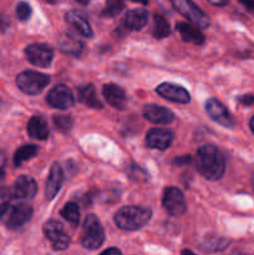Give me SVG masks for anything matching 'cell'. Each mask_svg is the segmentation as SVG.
I'll return each instance as SVG.
<instances>
[{"label": "cell", "instance_id": "cell-10", "mask_svg": "<svg viewBox=\"0 0 254 255\" xmlns=\"http://www.w3.org/2000/svg\"><path fill=\"white\" fill-rule=\"evenodd\" d=\"M46 102L54 109L67 110L75 105V96L66 85L60 84L50 90L46 96Z\"/></svg>", "mask_w": 254, "mask_h": 255}, {"label": "cell", "instance_id": "cell-24", "mask_svg": "<svg viewBox=\"0 0 254 255\" xmlns=\"http://www.w3.org/2000/svg\"><path fill=\"white\" fill-rule=\"evenodd\" d=\"M39 153V148L35 144H25L21 146L14 154V164L15 167L21 166L24 162L30 161Z\"/></svg>", "mask_w": 254, "mask_h": 255}, {"label": "cell", "instance_id": "cell-27", "mask_svg": "<svg viewBox=\"0 0 254 255\" xmlns=\"http://www.w3.org/2000/svg\"><path fill=\"white\" fill-rule=\"evenodd\" d=\"M228 243L229 242L227 241V239L217 237V238H213V239H206V242L202 244L201 248L207 252H218V251H223V249L228 246Z\"/></svg>", "mask_w": 254, "mask_h": 255}, {"label": "cell", "instance_id": "cell-21", "mask_svg": "<svg viewBox=\"0 0 254 255\" xmlns=\"http://www.w3.org/2000/svg\"><path fill=\"white\" fill-rule=\"evenodd\" d=\"M176 30L179 32L183 41L191 42L194 45H202L204 42V36L197 26L188 24V22H178L176 25Z\"/></svg>", "mask_w": 254, "mask_h": 255}, {"label": "cell", "instance_id": "cell-18", "mask_svg": "<svg viewBox=\"0 0 254 255\" xmlns=\"http://www.w3.org/2000/svg\"><path fill=\"white\" fill-rule=\"evenodd\" d=\"M148 21V11L143 7L127 11L122 20V26L126 30H141Z\"/></svg>", "mask_w": 254, "mask_h": 255}, {"label": "cell", "instance_id": "cell-23", "mask_svg": "<svg viewBox=\"0 0 254 255\" xmlns=\"http://www.w3.org/2000/svg\"><path fill=\"white\" fill-rule=\"evenodd\" d=\"M169 34H171V27H169V22L167 21L166 17L161 14H154L152 35L156 39H164Z\"/></svg>", "mask_w": 254, "mask_h": 255}, {"label": "cell", "instance_id": "cell-29", "mask_svg": "<svg viewBox=\"0 0 254 255\" xmlns=\"http://www.w3.org/2000/svg\"><path fill=\"white\" fill-rule=\"evenodd\" d=\"M12 198V192L6 187L0 188V217L7 211L10 207V202Z\"/></svg>", "mask_w": 254, "mask_h": 255}, {"label": "cell", "instance_id": "cell-33", "mask_svg": "<svg viewBox=\"0 0 254 255\" xmlns=\"http://www.w3.org/2000/svg\"><path fill=\"white\" fill-rule=\"evenodd\" d=\"M5 166H6V157L2 152H0V181L5 176Z\"/></svg>", "mask_w": 254, "mask_h": 255}, {"label": "cell", "instance_id": "cell-40", "mask_svg": "<svg viewBox=\"0 0 254 255\" xmlns=\"http://www.w3.org/2000/svg\"><path fill=\"white\" fill-rule=\"evenodd\" d=\"M249 126H251L252 132H253V133H254V116L251 119V122H249Z\"/></svg>", "mask_w": 254, "mask_h": 255}, {"label": "cell", "instance_id": "cell-13", "mask_svg": "<svg viewBox=\"0 0 254 255\" xmlns=\"http://www.w3.org/2000/svg\"><path fill=\"white\" fill-rule=\"evenodd\" d=\"M12 196L20 201H30L36 196L37 184L34 178L29 176H20L12 187Z\"/></svg>", "mask_w": 254, "mask_h": 255}, {"label": "cell", "instance_id": "cell-14", "mask_svg": "<svg viewBox=\"0 0 254 255\" xmlns=\"http://www.w3.org/2000/svg\"><path fill=\"white\" fill-rule=\"evenodd\" d=\"M173 142V133L166 128H152L147 132L146 144L153 149L164 151Z\"/></svg>", "mask_w": 254, "mask_h": 255}, {"label": "cell", "instance_id": "cell-35", "mask_svg": "<svg viewBox=\"0 0 254 255\" xmlns=\"http://www.w3.org/2000/svg\"><path fill=\"white\" fill-rule=\"evenodd\" d=\"M239 1H241L242 4L247 7V10H248V11H251L252 14L254 15V0H239Z\"/></svg>", "mask_w": 254, "mask_h": 255}, {"label": "cell", "instance_id": "cell-39", "mask_svg": "<svg viewBox=\"0 0 254 255\" xmlns=\"http://www.w3.org/2000/svg\"><path fill=\"white\" fill-rule=\"evenodd\" d=\"M131 1L139 2V4H142V5H147V4H148V0H131Z\"/></svg>", "mask_w": 254, "mask_h": 255}, {"label": "cell", "instance_id": "cell-12", "mask_svg": "<svg viewBox=\"0 0 254 255\" xmlns=\"http://www.w3.org/2000/svg\"><path fill=\"white\" fill-rule=\"evenodd\" d=\"M156 92L163 99L176 104H188L191 101V95L184 87L171 82H163L157 86Z\"/></svg>", "mask_w": 254, "mask_h": 255}, {"label": "cell", "instance_id": "cell-7", "mask_svg": "<svg viewBox=\"0 0 254 255\" xmlns=\"http://www.w3.org/2000/svg\"><path fill=\"white\" fill-rule=\"evenodd\" d=\"M162 204H163V208L173 217L182 216L187 211L186 199L181 189L177 187H167L164 189Z\"/></svg>", "mask_w": 254, "mask_h": 255}, {"label": "cell", "instance_id": "cell-31", "mask_svg": "<svg viewBox=\"0 0 254 255\" xmlns=\"http://www.w3.org/2000/svg\"><path fill=\"white\" fill-rule=\"evenodd\" d=\"M54 124L56 126V128L61 129V131H67L72 127V121L71 116H64V115H59V116H54Z\"/></svg>", "mask_w": 254, "mask_h": 255}, {"label": "cell", "instance_id": "cell-30", "mask_svg": "<svg viewBox=\"0 0 254 255\" xmlns=\"http://www.w3.org/2000/svg\"><path fill=\"white\" fill-rule=\"evenodd\" d=\"M32 14V9L29 2L20 1L16 6V16L20 21H26Z\"/></svg>", "mask_w": 254, "mask_h": 255}, {"label": "cell", "instance_id": "cell-15", "mask_svg": "<svg viewBox=\"0 0 254 255\" xmlns=\"http://www.w3.org/2000/svg\"><path fill=\"white\" fill-rule=\"evenodd\" d=\"M64 171L59 163H54L50 168L49 176H47L46 187H45V197L47 201H52L56 197L64 184Z\"/></svg>", "mask_w": 254, "mask_h": 255}, {"label": "cell", "instance_id": "cell-8", "mask_svg": "<svg viewBox=\"0 0 254 255\" xmlns=\"http://www.w3.org/2000/svg\"><path fill=\"white\" fill-rule=\"evenodd\" d=\"M44 234L57 252L65 251L70 246V237L65 233L64 226L60 222L50 219L44 224Z\"/></svg>", "mask_w": 254, "mask_h": 255}, {"label": "cell", "instance_id": "cell-25", "mask_svg": "<svg viewBox=\"0 0 254 255\" xmlns=\"http://www.w3.org/2000/svg\"><path fill=\"white\" fill-rule=\"evenodd\" d=\"M62 218L69 222L71 226H77L80 221V207L75 202H69L60 211Z\"/></svg>", "mask_w": 254, "mask_h": 255}, {"label": "cell", "instance_id": "cell-6", "mask_svg": "<svg viewBox=\"0 0 254 255\" xmlns=\"http://www.w3.org/2000/svg\"><path fill=\"white\" fill-rule=\"evenodd\" d=\"M32 217V207L27 203H19L9 207L0 218L9 228L16 229L26 224Z\"/></svg>", "mask_w": 254, "mask_h": 255}, {"label": "cell", "instance_id": "cell-11", "mask_svg": "<svg viewBox=\"0 0 254 255\" xmlns=\"http://www.w3.org/2000/svg\"><path fill=\"white\" fill-rule=\"evenodd\" d=\"M206 112L214 122L226 128H233L236 126L233 116L227 110V107L217 99H209L206 102Z\"/></svg>", "mask_w": 254, "mask_h": 255}, {"label": "cell", "instance_id": "cell-38", "mask_svg": "<svg viewBox=\"0 0 254 255\" xmlns=\"http://www.w3.org/2000/svg\"><path fill=\"white\" fill-rule=\"evenodd\" d=\"M181 255H197V254H194L193 252L189 251V249H184V251L182 252V254H181Z\"/></svg>", "mask_w": 254, "mask_h": 255}, {"label": "cell", "instance_id": "cell-5", "mask_svg": "<svg viewBox=\"0 0 254 255\" xmlns=\"http://www.w3.org/2000/svg\"><path fill=\"white\" fill-rule=\"evenodd\" d=\"M172 5L174 9L189 20L192 24L201 29H207L211 25L209 16L192 0H172Z\"/></svg>", "mask_w": 254, "mask_h": 255}, {"label": "cell", "instance_id": "cell-42", "mask_svg": "<svg viewBox=\"0 0 254 255\" xmlns=\"http://www.w3.org/2000/svg\"><path fill=\"white\" fill-rule=\"evenodd\" d=\"M253 184H254V182H253Z\"/></svg>", "mask_w": 254, "mask_h": 255}, {"label": "cell", "instance_id": "cell-36", "mask_svg": "<svg viewBox=\"0 0 254 255\" xmlns=\"http://www.w3.org/2000/svg\"><path fill=\"white\" fill-rule=\"evenodd\" d=\"M100 255H122V253H121V251L117 248H109V249H106L105 252H102Z\"/></svg>", "mask_w": 254, "mask_h": 255}, {"label": "cell", "instance_id": "cell-37", "mask_svg": "<svg viewBox=\"0 0 254 255\" xmlns=\"http://www.w3.org/2000/svg\"><path fill=\"white\" fill-rule=\"evenodd\" d=\"M214 6H226L229 4V0H208Z\"/></svg>", "mask_w": 254, "mask_h": 255}, {"label": "cell", "instance_id": "cell-41", "mask_svg": "<svg viewBox=\"0 0 254 255\" xmlns=\"http://www.w3.org/2000/svg\"><path fill=\"white\" fill-rule=\"evenodd\" d=\"M77 2H80V4H82V5H87V4H90V1H91V0H76Z\"/></svg>", "mask_w": 254, "mask_h": 255}, {"label": "cell", "instance_id": "cell-34", "mask_svg": "<svg viewBox=\"0 0 254 255\" xmlns=\"http://www.w3.org/2000/svg\"><path fill=\"white\" fill-rule=\"evenodd\" d=\"M192 158L191 156H182V157H177L176 159L173 161V164H177V166H184L187 163H191Z\"/></svg>", "mask_w": 254, "mask_h": 255}, {"label": "cell", "instance_id": "cell-20", "mask_svg": "<svg viewBox=\"0 0 254 255\" xmlns=\"http://www.w3.org/2000/svg\"><path fill=\"white\" fill-rule=\"evenodd\" d=\"M77 100H79V102H81L82 105L90 107V109L101 110L102 107H104L102 102L100 101L99 97H97L94 85L91 84L85 85V86H81L77 89Z\"/></svg>", "mask_w": 254, "mask_h": 255}, {"label": "cell", "instance_id": "cell-3", "mask_svg": "<svg viewBox=\"0 0 254 255\" xmlns=\"http://www.w3.org/2000/svg\"><path fill=\"white\" fill-rule=\"evenodd\" d=\"M105 242V231L101 222L95 214H89L82 224L81 244L84 248L95 251L99 249Z\"/></svg>", "mask_w": 254, "mask_h": 255}, {"label": "cell", "instance_id": "cell-19", "mask_svg": "<svg viewBox=\"0 0 254 255\" xmlns=\"http://www.w3.org/2000/svg\"><path fill=\"white\" fill-rule=\"evenodd\" d=\"M66 21L69 22L71 26H74L77 30V32L82 35L85 37H91L94 35L91 29V25H90L89 20L86 19L82 12L77 11V10H70L66 14Z\"/></svg>", "mask_w": 254, "mask_h": 255}, {"label": "cell", "instance_id": "cell-4", "mask_svg": "<svg viewBox=\"0 0 254 255\" xmlns=\"http://www.w3.org/2000/svg\"><path fill=\"white\" fill-rule=\"evenodd\" d=\"M50 76L41 74V72L32 71V70H26L17 75L16 85L26 95H39L45 87L49 85Z\"/></svg>", "mask_w": 254, "mask_h": 255}, {"label": "cell", "instance_id": "cell-28", "mask_svg": "<svg viewBox=\"0 0 254 255\" xmlns=\"http://www.w3.org/2000/svg\"><path fill=\"white\" fill-rule=\"evenodd\" d=\"M125 4L121 0H110L107 2L106 7L102 10V16L105 17H115L124 10Z\"/></svg>", "mask_w": 254, "mask_h": 255}, {"label": "cell", "instance_id": "cell-9", "mask_svg": "<svg viewBox=\"0 0 254 255\" xmlns=\"http://www.w3.org/2000/svg\"><path fill=\"white\" fill-rule=\"evenodd\" d=\"M25 55L30 64L37 67H49L54 59V50L46 44H31L25 49Z\"/></svg>", "mask_w": 254, "mask_h": 255}, {"label": "cell", "instance_id": "cell-16", "mask_svg": "<svg viewBox=\"0 0 254 255\" xmlns=\"http://www.w3.org/2000/svg\"><path fill=\"white\" fill-rule=\"evenodd\" d=\"M143 117L156 125H168L174 121V115L171 110L153 104L143 107Z\"/></svg>", "mask_w": 254, "mask_h": 255}, {"label": "cell", "instance_id": "cell-26", "mask_svg": "<svg viewBox=\"0 0 254 255\" xmlns=\"http://www.w3.org/2000/svg\"><path fill=\"white\" fill-rule=\"evenodd\" d=\"M60 49L64 52H67V54L71 55H79L82 50V44L77 40H72L69 37H65V39L61 40L60 42Z\"/></svg>", "mask_w": 254, "mask_h": 255}, {"label": "cell", "instance_id": "cell-2", "mask_svg": "<svg viewBox=\"0 0 254 255\" xmlns=\"http://www.w3.org/2000/svg\"><path fill=\"white\" fill-rule=\"evenodd\" d=\"M152 211L147 207L126 206L122 207L115 214V224L122 231H137L149 222Z\"/></svg>", "mask_w": 254, "mask_h": 255}, {"label": "cell", "instance_id": "cell-22", "mask_svg": "<svg viewBox=\"0 0 254 255\" xmlns=\"http://www.w3.org/2000/svg\"><path fill=\"white\" fill-rule=\"evenodd\" d=\"M27 133L31 138L44 141L49 136L47 124L41 116H32L27 122Z\"/></svg>", "mask_w": 254, "mask_h": 255}, {"label": "cell", "instance_id": "cell-1", "mask_svg": "<svg viewBox=\"0 0 254 255\" xmlns=\"http://www.w3.org/2000/svg\"><path fill=\"white\" fill-rule=\"evenodd\" d=\"M196 168L201 176L208 181H218L226 172V161L217 147L204 144L197 151Z\"/></svg>", "mask_w": 254, "mask_h": 255}, {"label": "cell", "instance_id": "cell-32", "mask_svg": "<svg viewBox=\"0 0 254 255\" xmlns=\"http://www.w3.org/2000/svg\"><path fill=\"white\" fill-rule=\"evenodd\" d=\"M238 101L244 106H251L254 104V95H244V96L238 97Z\"/></svg>", "mask_w": 254, "mask_h": 255}, {"label": "cell", "instance_id": "cell-17", "mask_svg": "<svg viewBox=\"0 0 254 255\" xmlns=\"http://www.w3.org/2000/svg\"><path fill=\"white\" fill-rule=\"evenodd\" d=\"M102 95H104L107 104L111 105L115 109L124 110V107L126 106V92H125V90L122 89L121 86H119V85L106 84L104 86V89H102Z\"/></svg>", "mask_w": 254, "mask_h": 255}]
</instances>
